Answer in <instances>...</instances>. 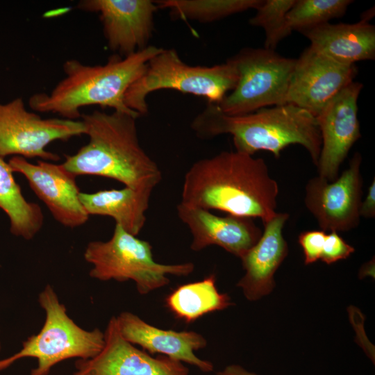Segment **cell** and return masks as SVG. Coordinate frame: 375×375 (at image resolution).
<instances>
[{
	"mask_svg": "<svg viewBox=\"0 0 375 375\" xmlns=\"http://www.w3.org/2000/svg\"><path fill=\"white\" fill-rule=\"evenodd\" d=\"M358 72L356 65L338 62L309 46L296 58L286 103L316 117L341 90L354 81Z\"/></svg>",
	"mask_w": 375,
	"mask_h": 375,
	"instance_id": "obj_12",
	"label": "cell"
},
{
	"mask_svg": "<svg viewBox=\"0 0 375 375\" xmlns=\"http://www.w3.org/2000/svg\"><path fill=\"white\" fill-rule=\"evenodd\" d=\"M326 234L324 231H308L299 235V242L303 251L306 265L320 259Z\"/></svg>",
	"mask_w": 375,
	"mask_h": 375,
	"instance_id": "obj_27",
	"label": "cell"
},
{
	"mask_svg": "<svg viewBox=\"0 0 375 375\" xmlns=\"http://www.w3.org/2000/svg\"><path fill=\"white\" fill-rule=\"evenodd\" d=\"M88 142L62 165L76 176L114 179L138 190L153 192L162 180L157 163L140 144L137 117L117 111L94 110L81 116Z\"/></svg>",
	"mask_w": 375,
	"mask_h": 375,
	"instance_id": "obj_2",
	"label": "cell"
},
{
	"mask_svg": "<svg viewBox=\"0 0 375 375\" xmlns=\"http://www.w3.org/2000/svg\"><path fill=\"white\" fill-rule=\"evenodd\" d=\"M0 350H1V343H0Z\"/></svg>",
	"mask_w": 375,
	"mask_h": 375,
	"instance_id": "obj_30",
	"label": "cell"
},
{
	"mask_svg": "<svg viewBox=\"0 0 375 375\" xmlns=\"http://www.w3.org/2000/svg\"><path fill=\"white\" fill-rule=\"evenodd\" d=\"M152 192L128 187L99 190L93 193L81 192L80 200L89 215L112 217L115 224L138 236L147 221Z\"/></svg>",
	"mask_w": 375,
	"mask_h": 375,
	"instance_id": "obj_20",
	"label": "cell"
},
{
	"mask_svg": "<svg viewBox=\"0 0 375 375\" xmlns=\"http://www.w3.org/2000/svg\"><path fill=\"white\" fill-rule=\"evenodd\" d=\"M355 249L347 244L335 231L326 234L320 259L326 264H331L348 258Z\"/></svg>",
	"mask_w": 375,
	"mask_h": 375,
	"instance_id": "obj_26",
	"label": "cell"
},
{
	"mask_svg": "<svg viewBox=\"0 0 375 375\" xmlns=\"http://www.w3.org/2000/svg\"><path fill=\"white\" fill-rule=\"evenodd\" d=\"M361 162V154L356 152L348 168L334 181L317 176L307 183L305 205L322 231H348L359 224L362 194Z\"/></svg>",
	"mask_w": 375,
	"mask_h": 375,
	"instance_id": "obj_10",
	"label": "cell"
},
{
	"mask_svg": "<svg viewBox=\"0 0 375 375\" xmlns=\"http://www.w3.org/2000/svg\"><path fill=\"white\" fill-rule=\"evenodd\" d=\"M238 80L237 69L229 59L210 67L192 66L184 62L175 49L162 48L129 88L124 101L140 116L148 113L147 96L162 89L194 94L217 104L234 89Z\"/></svg>",
	"mask_w": 375,
	"mask_h": 375,
	"instance_id": "obj_7",
	"label": "cell"
},
{
	"mask_svg": "<svg viewBox=\"0 0 375 375\" xmlns=\"http://www.w3.org/2000/svg\"><path fill=\"white\" fill-rule=\"evenodd\" d=\"M166 307L178 319L191 323L203 315L233 305L230 297L220 293L216 276L210 274L201 281L181 285L165 299Z\"/></svg>",
	"mask_w": 375,
	"mask_h": 375,
	"instance_id": "obj_21",
	"label": "cell"
},
{
	"mask_svg": "<svg viewBox=\"0 0 375 375\" xmlns=\"http://www.w3.org/2000/svg\"><path fill=\"white\" fill-rule=\"evenodd\" d=\"M81 10L99 13L109 49L125 57L148 47L158 9L150 0H85Z\"/></svg>",
	"mask_w": 375,
	"mask_h": 375,
	"instance_id": "obj_15",
	"label": "cell"
},
{
	"mask_svg": "<svg viewBox=\"0 0 375 375\" xmlns=\"http://www.w3.org/2000/svg\"><path fill=\"white\" fill-rule=\"evenodd\" d=\"M45 313L40 331L28 337L16 353L0 360V372L24 358L37 360L30 375H49L57 364L68 359H88L96 356L104 345V332L99 328L86 330L67 314L54 288L47 284L38 295Z\"/></svg>",
	"mask_w": 375,
	"mask_h": 375,
	"instance_id": "obj_5",
	"label": "cell"
},
{
	"mask_svg": "<svg viewBox=\"0 0 375 375\" xmlns=\"http://www.w3.org/2000/svg\"><path fill=\"white\" fill-rule=\"evenodd\" d=\"M81 120L42 118L26 110L21 97L0 102V157L21 156L57 161L60 157L47 147L56 140L67 141L85 134Z\"/></svg>",
	"mask_w": 375,
	"mask_h": 375,
	"instance_id": "obj_9",
	"label": "cell"
},
{
	"mask_svg": "<svg viewBox=\"0 0 375 375\" xmlns=\"http://www.w3.org/2000/svg\"><path fill=\"white\" fill-rule=\"evenodd\" d=\"M83 257L92 265L91 278L118 282L133 281L140 294H147L169 283V275L186 276L194 269L192 262L162 264L153 256L149 242L139 239L115 224L107 241H91Z\"/></svg>",
	"mask_w": 375,
	"mask_h": 375,
	"instance_id": "obj_6",
	"label": "cell"
},
{
	"mask_svg": "<svg viewBox=\"0 0 375 375\" xmlns=\"http://www.w3.org/2000/svg\"><path fill=\"white\" fill-rule=\"evenodd\" d=\"M8 163L13 172L26 178L35 194L62 226L74 228L88 222L90 215L81 202L76 176L62 164L42 160L33 164L21 156H13Z\"/></svg>",
	"mask_w": 375,
	"mask_h": 375,
	"instance_id": "obj_14",
	"label": "cell"
},
{
	"mask_svg": "<svg viewBox=\"0 0 375 375\" xmlns=\"http://www.w3.org/2000/svg\"><path fill=\"white\" fill-rule=\"evenodd\" d=\"M288 217V213L277 212L264 223L260 239L241 258L245 274L237 285L249 301L268 294L275 285L274 273L288 252L283 235V228Z\"/></svg>",
	"mask_w": 375,
	"mask_h": 375,
	"instance_id": "obj_18",
	"label": "cell"
},
{
	"mask_svg": "<svg viewBox=\"0 0 375 375\" xmlns=\"http://www.w3.org/2000/svg\"><path fill=\"white\" fill-rule=\"evenodd\" d=\"M312 48L345 65L375 58V26L360 19L353 24L326 23L302 33Z\"/></svg>",
	"mask_w": 375,
	"mask_h": 375,
	"instance_id": "obj_19",
	"label": "cell"
},
{
	"mask_svg": "<svg viewBox=\"0 0 375 375\" xmlns=\"http://www.w3.org/2000/svg\"><path fill=\"white\" fill-rule=\"evenodd\" d=\"M359 213L360 217L372 218L375 216V181L373 179L370 184L367 194L363 201H361Z\"/></svg>",
	"mask_w": 375,
	"mask_h": 375,
	"instance_id": "obj_28",
	"label": "cell"
},
{
	"mask_svg": "<svg viewBox=\"0 0 375 375\" xmlns=\"http://www.w3.org/2000/svg\"><path fill=\"white\" fill-rule=\"evenodd\" d=\"M362 84L353 81L315 117L322 139L317 167L320 177L334 181L353 144L361 137L358 99Z\"/></svg>",
	"mask_w": 375,
	"mask_h": 375,
	"instance_id": "obj_13",
	"label": "cell"
},
{
	"mask_svg": "<svg viewBox=\"0 0 375 375\" xmlns=\"http://www.w3.org/2000/svg\"><path fill=\"white\" fill-rule=\"evenodd\" d=\"M162 49L149 45L125 57L116 53L99 65L68 60L63 64L64 78L51 92L31 96L28 105L37 112L56 113L72 120L80 118V109L88 106L110 108L139 117L138 112L126 106L125 95L143 74L149 60Z\"/></svg>",
	"mask_w": 375,
	"mask_h": 375,
	"instance_id": "obj_3",
	"label": "cell"
},
{
	"mask_svg": "<svg viewBox=\"0 0 375 375\" xmlns=\"http://www.w3.org/2000/svg\"><path fill=\"white\" fill-rule=\"evenodd\" d=\"M183 362L163 355L156 357L126 340L116 316L104 331V345L94 357L77 359L72 375H189Z\"/></svg>",
	"mask_w": 375,
	"mask_h": 375,
	"instance_id": "obj_11",
	"label": "cell"
},
{
	"mask_svg": "<svg viewBox=\"0 0 375 375\" xmlns=\"http://www.w3.org/2000/svg\"><path fill=\"white\" fill-rule=\"evenodd\" d=\"M217 375H258L251 372L237 365H228L224 370L218 372Z\"/></svg>",
	"mask_w": 375,
	"mask_h": 375,
	"instance_id": "obj_29",
	"label": "cell"
},
{
	"mask_svg": "<svg viewBox=\"0 0 375 375\" xmlns=\"http://www.w3.org/2000/svg\"><path fill=\"white\" fill-rule=\"evenodd\" d=\"M12 173L9 163L0 157V208L9 218L10 232L29 240L42 229L44 215L38 204L25 199Z\"/></svg>",
	"mask_w": 375,
	"mask_h": 375,
	"instance_id": "obj_22",
	"label": "cell"
},
{
	"mask_svg": "<svg viewBox=\"0 0 375 375\" xmlns=\"http://www.w3.org/2000/svg\"><path fill=\"white\" fill-rule=\"evenodd\" d=\"M351 0H296L286 15L292 31L301 33L345 15Z\"/></svg>",
	"mask_w": 375,
	"mask_h": 375,
	"instance_id": "obj_24",
	"label": "cell"
},
{
	"mask_svg": "<svg viewBox=\"0 0 375 375\" xmlns=\"http://www.w3.org/2000/svg\"><path fill=\"white\" fill-rule=\"evenodd\" d=\"M116 319L122 337L149 353L166 356L195 366L205 373L213 370L214 366L210 361L201 359L195 354V351L207 345V341L201 334L193 331L162 329L128 311L122 312Z\"/></svg>",
	"mask_w": 375,
	"mask_h": 375,
	"instance_id": "obj_17",
	"label": "cell"
},
{
	"mask_svg": "<svg viewBox=\"0 0 375 375\" xmlns=\"http://www.w3.org/2000/svg\"><path fill=\"white\" fill-rule=\"evenodd\" d=\"M277 182L262 158L222 151L194 162L184 176L181 203L228 215L260 218L263 224L277 212Z\"/></svg>",
	"mask_w": 375,
	"mask_h": 375,
	"instance_id": "obj_1",
	"label": "cell"
},
{
	"mask_svg": "<svg viewBox=\"0 0 375 375\" xmlns=\"http://www.w3.org/2000/svg\"><path fill=\"white\" fill-rule=\"evenodd\" d=\"M228 59L237 69L238 80L234 89L217 104L223 113L243 115L286 104L296 58L264 47H244Z\"/></svg>",
	"mask_w": 375,
	"mask_h": 375,
	"instance_id": "obj_8",
	"label": "cell"
},
{
	"mask_svg": "<svg viewBox=\"0 0 375 375\" xmlns=\"http://www.w3.org/2000/svg\"><path fill=\"white\" fill-rule=\"evenodd\" d=\"M296 0H262L256 14L249 20L250 25L263 28L264 48L276 49L277 45L292 32L288 25L286 15Z\"/></svg>",
	"mask_w": 375,
	"mask_h": 375,
	"instance_id": "obj_25",
	"label": "cell"
},
{
	"mask_svg": "<svg viewBox=\"0 0 375 375\" xmlns=\"http://www.w3.org/2000/svg\"><path fill=\"white\" fill-rule=\"evenodd\" d=\"M262 0H160L158 8L169 10L174 18L209 23L255 9Z\"/></svg>",
	"mask_w": 375,
	"mask_h": 375,
	"instance_id": "obj_23",
	"label": "cell"
},
{
	"mask_svg": "<svg viewBox=\"0 0 375 375\" xmlns=\"http://www.w3.org/2000/svg\"><path fill=\"white\" fill-rule=\"evenodd\" d=\"M195 135L210 140L223 134L233 137L235 151L253 156L260 150L279 158L290 144H300L317 166L322 139L315 117L292 104L265 107L243 115L223 113L215 103H208L191 123Z\"/></svg>",
	"mask_w": 375,
	"mask_h": 375,
	"instance_id": "obj_4",
	"label": "cell"
},
{
	"mask_svg": "<svg viewBox=\"0 0 375 375\" xmlns=\"http://www.w3.org/2000/svg\"><path fill=\"white\" fill-rule=\"evenodd\" d=\"M176 212L190 231V249L194 251L217 245L241 259L262 233L249 217L232 215L219 217L210 210L181 202L177 204Z\"/></svg>",
	"mask_w": 375,
	"mask_h": 375,
	"instance_id": "obj_16",
	"label": "cell"
}]
</instances>
